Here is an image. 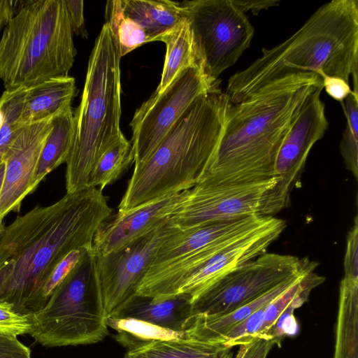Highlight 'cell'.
<instances>
[{
	"label": "cell",
	"instance_id": "26",
	"mask_svg": "<svg viewBox=\"0 0 358 358\" xmlns=\"http://www.w3.org/2000/svg\"><path fill=\"white\" fill-rule=\"evenodd\" d=\"M133 161L131 143L122 135L100 155L94 164L89 176L87 188L96 187L103 190L118 180Z\"/></svg>",
	"mask_w": 358,
	"mask_h": 358
},
{
	"label": "cell",
	"instance_id": "2",
	"mask_svg": "<svg viewBox=\"0 0 358 358\" xmlns=\"http://www.w3.org/2000/svg\"><path fill=\"white\" fill-rule=\"evenodd\" d=\"M322 78L315 73L273 83L236 103H230L214 160L202 180L240 185L273 178L280 146L308 96Z\"/></svg>",
	"mask_w": 358,
	"mask_h": 358
},
{
	"label": "cell",
	"instance_id": "24",
	"mask_svg": "<svg viewBox=\"0 0 358 358\" xmlns=\"http://www.w3.org/2000/svg\"><path fill=\"white\" fill-rule=\"evenodd\" d=\"M334 358H358V280L341 282Z\"/></svg>",
	"mask_w": 358,
	"mask_h": 358
},
{
	"label": "cell",
	"instance_id": "14",
	"mask_svg": "<svg viewBox=\"0 0 358 358\" xmlns=\"http://www.w3.org/2000/svg\"><path fill=\"white\" fill-rule=\"evenodd\" d=\"M286 227L282 219L269 216L259 228L228 245L206 262L185 274L169 296L186 294L191 301L231 271L266 252Z\"/></svg>",
	"mask_w": 358,
	"mask_h": 358
},
{
	"label": "cell",
	"instance_id": "41",
	"mask_svg": "<svg viewBox=\"0 0 358 358\" xmlns=\"http://www.w3.org/2000/svg\"><path fill=\"white\" fill-rule=\"evenodd\" d=\"M22 1L0 0V33L17 13Z\"/></svg>",
	"mask_w": 358,
	"mask_h": 358
},
{
	"label": "cell",
	"instance_id": "12",
	"mask_svg": "<svg viewBox=\"0 0 358 358\" xmlns=\"http://www.w3.org/2000/svg\"><path fill=\"white\" fill-rule=\"evenodd\" d=\"M275 184L273 178L255 183L213 185L203 180L183 191L169 223L185 230L211 222L258 215L264 194Z\"/></svg>",
	"mask_w": 358,
	"mask_h": 358
},
{
	"label": "cell",
	"instance_id": "23",
	"mask_svg": "<svg viewBox=\"0 0 358 358\" xmlns=\"http://www.w3.org/2000/svg\"><path fill=\"white\" fill-rule=\"evenodd\" d=\"M74 134L75 120L72 108L53 117L52 129L43 144L32 180L31 192L48 173L67 162Z\"/></svg>",
	"mask_w": 358,
	"mask_h": 358
},
{
	"label": "cell",
	"instance_id": "32",
	"mask_svg": "<svg viewBox=\"0 0 358 358\" xmlns=\"http://www.w3.org/2000/svg\"><path fill=\"white\" fill-rule=\"evenodd\" d=\"M267 305L257 310L245 320L234 328L224 337L223 343L233 348L236 345L240 346L255 337L262 327Z\"/></svg>",
	"mask_w": 358,
	"mask_h": 358
},
{
	"label": "cell",
	"instance_id": "35",
	"mask_svg": "<svg viewBox=\"0 0 358 358\" xmlns=\"http://www.w3.org/2000/svg\"><path fill=\"white\" fill-rule=\"evenodd\" d=\"M344 277L358 280V217L348 231L343 261Z\"/></svg>",
	"mask_w": 358,
	"mask_h": 358
},
{
	"label": "cell",
	"instance_id": "33",
	"mask_svg": "<svg viewBox=\"0 0 358 358\" xmlns=\"http://www.w3.org/2000/svg\"><path fill=\"white\" fill-rule=\"evenodd\" d=\"M85 248H87L75 250L71 252L51 272L43 286L41 293V301L43 307L55 289L65 279L78 262Z\"/></svg>",
	"mask_w": 358,
	"mask_h": 358
},
{
	"label": "cell",
	"instance_id": "37",
	"mask_svg": "<svg viewBox=\"0 0 358 358\" xmlns=\"http://www.w3.org/2000/svg\"><path fill=\"white\" fill-rule=\"evenodd\" d=\"M0 358H31V350L17 336L0 333Z\"/></svg>",
	"mask_w": 358,
	"mask_h": 358
},
{
	"label": "cell",
	"instance_id": "5",
	"mask_svg": "<svg viewBox=\"0 0 358 358\" xmlns=\"http://www.w3.org/2000/svg\"><path fill=\"white\" fill-rule=\"evenodd\" d=\"M64 0L22 1L0 38L5 90L66 76L77 54Z\"/></svg>",
	"mask_w": 358,
	"mask_h": 358
},
{
	"label": "cell",
	"instance_id": "7",
	"mask_svg": "<svg viewBox=\"0 0 358 358\" xmlns=\"http://www.w3.org/2000/svg\"><path fill=\"white\" fill-rule=\"evenodd\" d=\"M29 317V334L45 348L94 344L108 334L94 272L92 248L84 250L43 309Z\"/></svg>",
	"mask_w": 358,
	"mask_h": 358
},
{
	"label": "cell",
	"instance_id": "16",
	"mask_svg": "<svg viewBox=\"0 0 358 358\" xmlns=\"http://www.w3.org/2000/svg\"><path fill=\"white\" fill-rule=\"evenodd\" d=\"M54 117L22 127L6 151L3 158L5 174L0 194V220L10 212H18L23 199L31 193L32 180Z\"/></svg>",
	"mask_w": 358,
	"mask_h": 358
},
{
	"label": "cell",
	"instance_id": "34",
	"mask_svg": "<svg viewBox=\"0 0 358 358\" xmlns=\"http://www.w3.org/2000/svg\"><path fill=\"white\" fill-rule=\"evenodd\" d=\"M31 328L29 316L14 312L8 303H0V333L17 336L29 334Z\"/></svg>",
	"mask_w": 358,
	"mask_h": 358
},
{
	"label": "cell",
	"instance_id": "31",
	"mask_svg": "<svg viewBox=\"0 0 358 358\" xmlns=\"http://www.w3.org/2000/svg\"><path fill=\"white\" fill-rule=\"evenodd\" d=\"M343 107L347 124L340 144L341 153L348 170L358 177V94L353 92L344 100Z\"/></svg>",
	"mask_w": 358,
	"mask_h": 358
},
{
	"label": "cell",
	"instance_id": "10",
	"mask_svg": "<svg viewBox=\"0 0 358 358\" xmlns=\"http://www.w3.org/2000/svg\"><path fill=\"white\" fill-rule=\"evenodd\" d=\"M219 82L210 80L196 64L180 71L163 92L153 93L141 104L130 123L134 169L148 160L191 103Z\"/></svg>",
	"mask_w": 358,
	"mask_h": 358
},
{
	"label": "cell",
	"instance_id": "4",
	"mask_svg": "<svg viewBox=\"0 0 358 358\" xmlns=\"http://www.w3.org/2000/svg\"><path fill=\"white\" fill-rule=\"evenodd\" d=\"M219 85L197 97L148 160L134 169L117 213L189 189L207 175L231 103Z\"/></svg>",
	"mask_w": 358,
	"mask_h": 358
},
{
	"label": "cell",
	"instance_id": "17",
	"mask_svg": "<svg viewBox=\"0 0 358 358\" xmlns=\"http://www.w3.org/2000/svg\"><path fill=\"white\" fill-rule=\"evenodd\" d=\"M182 195L183 191L169 194L127 213H117L96 231L93 254L107 255L166 223Z\"/></svg>",
	"mask_w": 358,
	"mask_h": 358
},
{
	"label": "cell",
	"instance_id": "6",
	"mask_svg": "<svg viewBox=\"0 0 358 358\" xmlns=\"http://www.w3.org/2000/svg\"><path fill=\"white\" fill-rule=\"evenodd\" d=\"M120 59L105 23L90 56L80 104L73 111L74 139L66 162L67 194L87 188L90 173L100 155L124 135L120 127Z\"/></svg>",
	"mask_w": 358,
	"mask_h": 358
},
{
	"label": "cell",
	"instance_id": "1",
	"mask_svg": "<svg viewBox=\"0 0 358 358\" xmlns=\"http://www.w3.org/2000/svg\"><path fill=\"white\" fill-rule=\"evenodd\" d=\"M102 191L88 187L66 193L5 227L0 237V303L27 316L43 309L41 293L51 272L73 250L92 248L96 231L111 217Z\"/></svg>",
	"mask_w": 358,
	"mask_h": 358
},
{
	"label": "cell",
	"instance_id": "22",
	"mask_svg": "<svg viewBox=\"0 0 358 358\" xmlns=\"http://www.w3.org/2000/svg\"><path fill=\"white\" fill-rule=\"evenodd\" d=\"M231 349L224 343L186 337L135 346L127 350L124 358H232Z\"/></svg>",
	"mask_w": 358,
	"mask_h": 358
},
{
	"label": "cell",
	"instance_id": "3",
	"mask_svg": "<svg viewBox=\"0 0 358 358\" xmlns=\"http://www.w3.org/2000/svg\"><path fill=\"white\" fill-rule=\"evenodd\" d=\"M358 71V1L333 0L321 6L291 37L232 75L226 93L238 103L291 77L315 73L349 82Z\"/></svg>",
	"mask_w": 358,
	"mask_h": 358
},
{
	"label": "cell",
	"instance_id": "29",
	"mask_svg": "<svg viewBox=\"0 0 358 358\" xmlns=\"http://www.w3.org/2000/svg\"><path fill=\"white\" fill-rule=\"evenodd\" d=\"M105 17L106 24L115 38L121 57L149 42L144 29L124 15L121 0L107 1Z\"/></svg>",
	"mask_w": 358,
	"mask_h": 358
},
{
	"label": "cell",
	"instance_id": "28",
	"mask_svg": "<svg viewBox=\"0 0 358 358\" xmlns=\"http://www.w3.org/2000/svg\"><path fill=\"white\" fill-rule=\"evenodd\" d=\"M106 324L117 332L115 340L127 350L155 341L188 337L185 331L171 330L131 317H107Z\"/></svg>",
	"mask_w": 358,
	"mask_h": 358
},
{
	"label": "cell",
	"instance_id": "18",
	"mask_svg": "<svg viewBox=\"0 0 358 358\" xmlns=\"http://www.w3.org/2000/svg\"><path fill=\"white\" fill-rule=\"evenodd\" d=\"M191 315V297L188 295L155 297L135 294L108 317H131L185 331Z\"/></svg>",
	"mask_w": 358,
	"mask_h": 358
},
{
	"label": "cell",
	"instance_id": "25",
	"mask_svg": "<svg viewBox=\"0 0 358 358\" xmlns=\"http://www.w3.org/2000/svg\"><path fill=\"white\" fill-rule=\"evenodd\" d=\"M166 50L160 83L154 94L163 92L182 70L198 64L189 24L187 19L159 40Z\"/></svg>",
	"mask_w": 358,
	"mask_h": 358
},
{
	"label": "cell",
	"instance_id": "19",
	"mask_svg": "<svg viewBox=\"0 0 358 358\" xmlns=\"http://www.w3.org/2000/svg\"><path fill=\"white\" fill-rule=\"evenodd\" d=\"M308 271L279 284L266 294L248 304L223 315L192 317L185 330L188 337L210 343H223L224 337L236 326L250 317L260 308L270 303L299 280L309 272Z\"/></svg>",
	"mask_w": 358,
	"mask_h": 358
},
{
	"label": "cell",
	"instance_id": "38",
	"mask_svg": "<svg viewBox=\"0 0 358 358\" xmlns=\"http://www.w3.org/2000/svg\"><path fill=\"white\" fill-rule=\"evenodd\" d=\"M73 33L83 38L88 37L83 14V1L64 0Z\"/></svg>",
	"mask_w": 358,
	"mask_h": 358
},
{
	"label": "cell",
	"instance_id": "21",
	"mask_svg": "<svg viewBox=\"0 0 358 358\" xmlns=\"http://www.w3.org/2000/svg\"><path fill=\"white\" fill-rule=\"evenodd\" d=\"M124 15L145 30L149 42L161 36L186 19L181 3L169 0H121Z\"/></svg>",
	"mask_w": 358,
	"mask_h": 358
},
{
	"label": "cell",
	"instance_id": "36",
	"mask_svg": "<svg viewBox=\"0 0 358 358\" xmlns=\"http://www.w3.org/2000/svg\"><path fill=\"white\" fill-rule=\"evenodd\" d=\"M275 344L274 339L268 336L258 335L240 345L238 358H266Z\"/></svg>",
	"mask_w": 358,
	"mask_h": 358
},
{
	"label": "cell",
	"instance_id": "20",
	"mask_svg": "<svg viewBox=\"0 0 358 358\" xmlns=\"http://www.w3.org/2000/svg\"><path fill=\"white\" fill-rule=\"evenodd\" d=\"M78 94L70 76L52 78L27 88L19 123L22 127L54 117L72 108Z\"/></svg>",
	"mask_w": 358,
	"mask_h": 358
},
{
	"label": "cell",
	"instance_id": "9",
	"mask_svg": "<svg viewBox=\"0 0 358 358\" xmlns=\"http://www.w3.org/2000/svg\"><path fill=\"white\" fill-rule=\"evenodd\" d=\"M317 266V263L308 257L266 252L231 271L194 298L191 317L229 313Z\"/></svg>",
	"mask_w": 358,
	"mask_h": 358
},
{
	"label": "cell",
	"instance_id": "30",
	"mask_svg": "<svg viewBox=\"0 0 358 358\" xmlns=\"http://www.w3.org/2000/svg\"><path fill=\"white\" fill-rule=\"evenodd\" d=\"M27 88L5 90L0 97V108L4 122L0 128V164L9 145L22 127L19 123Z\"/></svg>",
	"mask_w": 358,
	"mask_h": 358
},
{
	"label": "cell",
	"instance_id": "44",
	"mask_svg": "<svg viewBox=\"0 0 358 358\" xmlns=\"http://www.w3.org/2000/svg\"><path fill=\"white\" fill-rule=\"evenodd\" d=\"M5 225L3 220H0V237L4 230Z\"/></svg>",
	"mask_w": 358,
	"mask_h": 358
},
{
	"label": "cell",
	"instance_id": "27",
	"mask_svg": "<svg viewBox=\"0 0 358 358\" xmlns=\"http://www.w3.org/2000/svg\"><path fill=\"white\" fill-rule=\"evenodd\" d=\"M325 280L323 276L311 271L266 306L262 327L256 336H268L273 338L274 327L283 313L289 308H296L308 300L310 292Z\"/></svg>",
	"mask_w": 358,
	"mask_h": 358
},
{
	"label": "cell",
	"instance_id": "43",
	"mask_svg": "<svg viewBox=\"0 0 358 358\" xmlns=\"http://www.w3.org/2000/svg\"><path fill=\"white\" fill-rule=\"evenodd\" d=\"M4 122L3 113L0 108V128L2 127Z\"/></svg>",
	"mask_w": 358,
	"mask_h": 358
},
{
	"label": "cell",
	"instance_id": "8",
	"mask_svg": "<svg viewBox=\"0 0 358 358\" xmlns=\"http://www.w3.org/2000/svg\"><path fill=\"white\" fill-rule=\"evenodd\" d=\"M196 60L213 81L250 45L254 28L232 0L182 1Z\"/></svg>",
	"mask_w": 358,
	"mask_h": 358
},
{
	"label": "cell",
	"instance_id": "11",
	"mask_svg": "<svg viewBox=\"0 0 358 358\" xmlns=\"http://www.w3.org/2000/svg\"><path fill=\"white\" fill-rule=\"evenodd\" d=\"M322 90L323 84L308 96L284 137L273 171L275 184L263 196L259 215L273 216L287 206L310 149L324 135L329 122L320 98Z\"/></svg>",
	"mask_w": 358,
	"mask_h": 358
},
{
	"label": "cell",
	"instance_id": "42",
	"mask_svg": "<svg viewBox=\"0 0 358 358\" xmlns=\"http://www.w3.org/2000/svg\"><path fill=\"white\" fill-rule=\"evenodd\" d=\"M4 174H5V163L3 162L0 164V194L1 192V189L3 187V180H4Z\"/></svg>",
	"mask_w": 358,
	"mask_h": 358
},
{
	"label": "cell",
	"instance_id": "39",
	"mask_svg": "<svg viewBox=\"0 0 358 358\" xmlns=\"http://www.w3.org/2000/svg\"><path fill=\"white\" fill-rule=\"evenodd\" d=\"M322 78L326 92L338 101L343 102L352 92L348 82L341 78L323 76Z\"/></svg>",
	"mask_w": 358,
	"mask_h": 358
},
{
	"label": "cell",
	"instance_id": "40",
	"mask_svg": "<svg viewBox=\"0 0 358 358\" xmlns=\"http://www.w3.org/2000/svg\"><path fill=\"white\" fill-rule=\"evenodd\" d=\"M236 7L243 13L250 10L254 15H257L262 10L277 6L279 0H232Z\"/></svg>",
	"mask_w": 358,
	"mask_h": 358
},
{
	"label": "cell",
	"instance_id": "15",
	"mask_svg": "<svg viewBox=\"0 0 358 358\" xmlns=\"http://www.w3.org/2000/svg\"><path fill=\"white\" fill-rule=\"evenodd\" d=\"M268 217L252 215L185 230L176 228L159 246L148 270L194 256L209 259L228 245L259 228Z\"/></svg>",
	"mask_w": 358,
	"mask_h": 358
},
{
	"label": "cell",
	"instance_id": "13",
	"mask_svg": "<svg viewBox=\"0 0 358 358\" xmlns=\"http://www.w3.org/2000/svg\"><path fill=\"white\" fill-rule=\"evenodd\" d=\"M166 223L105 255L93 254L95 278L107 317L136 294L164 240L174 231Z\"/></svg>",
	"mask_w": 358,
	"mask_h": 358
}]
</instances>
